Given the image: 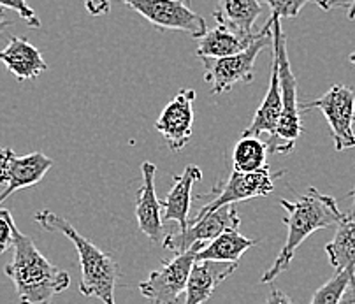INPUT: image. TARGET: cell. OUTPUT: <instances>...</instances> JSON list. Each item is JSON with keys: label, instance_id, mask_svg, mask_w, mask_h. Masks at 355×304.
<instances>
[{"label": "cell", "instance_id": "obj_28", "mask_svg": "<svg viewBox=\"0 0 355 304\" xmlns=\"http://www.w3.org/2000/svg\"><path fill=\"white\" fill-rule=\"evenodd\" d=\"M329 9L343 8L347 9V15L350 19H355V0H327Z\"/></svg>", "mask_w": 355, "mask_h": 304}, {"label": "cell", "instance_id": "obj_15", "mask_svg": "<svg viewBox=\"0 0 355 304\" xmlns=\"http://www.w3.org/2000/svg\"><path fill=\"white\" fill-rule=\"evenodd\" d=\"M238 269V262L196 260L190 269L185 290V304H205L216 287Z\"/></svg>", "mask_w": 355, "mask_h": 304}, {"label": "cell", "instance_id": "obj_9", "mask_svg": "<svg viewBox=\"0 0 355 304\" xmlns=\"http://www.w3.org/2000/svg\"><path fill=\"white\" fill-rule=\"evenodd\" d=\"M272 190H275V183H272L269 167L255 171V173H239V171L232 169L225 181H218L216 187L208 192V196H215V199L200 208L199 213L190 222H196L205 214L229 206V204H238L243 201L255 199V197H268L271 196Z\"/></svg>", "mask_w": 355, "mask_h": 304}, {"label": "cell", "instance_id": "obj_8", "mask_svg": "<svg viewBox=\"0 0 355 304\" xmlns=\"http://www.w3.org/2000/svg\"><path fill=\"white\" fill-rule=\"evenodd\" d=\"M121 4L129 6L151 25L164 31L185 32L192 37L200 39L208 32L205 18L192 11L183 0H120Z\"/></svg>", "mask_w": 355, "mask_h": 304}, {"label": "cell", "instance_id": "obj_3", "mask_svg": "<svg viewBox=\"0 0 355 304\" xmlns=\"http://www.w3.org/2000/svg\"><path fill=\"white\" fill-rule=\"evenodd\" d=\"M35 222L46 230H58L74 243L81 264L80 292L85 297H97L103 304H116L114 287H116L120 273H118V266L113 257L95 246L85 236H81L65 218L58 217L51 211H39L35 214Z\"/></svg>", "mask_w": 355, "mask_h": 304}, {"label": "cell", "instance_id": "obj_5", "mask_svg": "<svg viewBox=\"0 0 355 304\" xmlns=\"http://www.w3.org/2000/svg\"><path fill=\"white\" fill-rule=\"evenodd\" d=\"M272 28V25H271ZM271 28L243 51L223 58H205V81L211 87V94H225L238 83L253 81V69L259 53L272 41Z\"/></svg>", "mask_w": 355, "mask_h": 304}, {"label": "cell", "instance_id": "obj_18", "mask_svg": "<svg viewBox=\"0 0 355 304\" xmlns=\"http://www.w3.org/2000/svg\"><path fill=\"white\" fill-rule=\"evenodd\" d=\"M282 117V88H280V76H278V65L272 60L271 64V78H269L268 94L264 101L261 102L259 109L253 115V120L248 127L243 130L241 135H259L269 134V140H275L276 127Z\"/></svg>", "mask_w": 355, "mask_h": 304}, {"label": "cell", "instance_id": "obj_29", "mask_svg": "<svg viewBox=\"0 0 355 304\" xmlns=\"http://www.w3.org/2000/svg\"><path fill=\"white\" fill-rule=\"evenodd\" d=\"M266 304H294V301H292L287 294L282 292V290L272 289L271 292H269L268 299H266Z\"/></svg>", "mask_w": 355, "mask_h": 304}, {"label": "cell", "instance_id": "obj_19", "mask_svg": "<svg viewBox=\"0 0 355 304\" xmlns=\"http://www.w3.org/2000/svg\"><path fill=\"white\" fill-rule=\"evenodd\" d=\"M262 12L261 0H218L213 12L216 23L239 34H253V25Z\"/></svg>", "mask_w": 355, "mask_h": 304}, {"label": "cell", "instance_id": "obj_13", "mask_svg": "<svg viewBox=\"0 0 355 304\" xmlns=\"http://www.w3.org/2000/svg\"><path fill=\"white\" fill-rule=\"evenodd\" d=\"M143 185L137 192L136 199V220L141 233L153 243H162L164 220H162V203L157 199L155 194V173L157 165L151 162H143Z\"/></svg>", "mask_w": 355, "mask_h": 304}, {"label": "cell", "instance_id": "obj_20", "mask_svg": "<svg viewBox=\"0 0 355 304\" xmlns=\"http://www.w3.org/2000/svg\"><path fill=\"white\" fill-rule=\"evenodd\" d=\"M259 244V239H250L243 236L239 229L225 230L215 237L213 241L206 243L197 252L196 260H216V262H239L243 253L248 248Z\"/></svg>", "mask_w": 355, "mask_h": 304}, {"label": "cell", "instance_id": "obj_27", "mask_svg": "<svg viewBox=\"0 0 355 304\" xmlns=\"http://www.w3.org/2000/svg\"><path fill=\"white\" fill-rule=\"evenodd\" d=\"M85 9H87L88 15L92 16H101L107 15L111 11L110 0H83Z\"/></svg>", "mask_w": 355, "mask_h": 304}, {"label": "cell", "instance_id": "obj_11", "mask_svg": "<svg viewBox=\"0 0 355 304\" xmlns=\"http://www.w3.org/2000/svg\"><path fill=\"white\" fill-rule=\"evenodd\" d=\"M51 167L53 158L41 151L19 157L11 148H0V185L6 187L0 194V204L15 192L37 185Z\"/></svg>", "mask_w": 355, "mask_h": 304}, {"label": "cell", "instance_id": "obj_17", "mask_svg": "<svg viewBox=\"0 0 355 304\" xmlns=\"http://www.w3.org/2000/svg\"><path fill=\"white\" fill-rule=\"evenodd\" d=\"M0 62L18 81L39 78L48 69L41 51L27 39L18 35H9L8 46L0 51Z\"/></svg>", "mask_w": 355, "mask_h": 304}, {"label": "cell", "instance_id": "obj_12", "mask_svg": "<svg viewBox=\"0 0 355 304\" xmlns=\"http://www.w3.org/2000/svg\"><path fill=\"white\" fill-rule=\"evenodd\" d=\"M193 101L196 92L183 88L162 109L155 128L162 134L171 151H180L192 140L193 130Z\"/></svg>", "mask_w": 355, "mask_h": 304}, {"label": "cell", "instance_id": "obj_35", "mask_svg": "<svg viewBox=\"0 0 355 304\" xmlns=\"http://www.w3.org/2000/svg\"><path fill=\"white\" fill-rule=\"evenodd\" d=\"M190 2H192V0H185V4H187V6H190Z\"/></svg>", "mask_w": 355, "mask_h": 304}, {"label": "cell", "instance_id": "obj_4", "mask_svg": "<svg viewBox=\"0 0 355 304\" xmlns=\"http://www.w3.org/2000/svg\"><path fill=\"white\" fill-rule=\"evenodd\" d=\"M272 16V15H271ZM272 60L278 65L282 88V117L276 127L275 140L266 141L271 153L287 155L294 150L295 141L302 134L301 104L297 99V79L292 72L287 53V37L282 31L280 18L272 16Z\"/></svg>", "mask_w": 355, "mask_h": 304}, {"label": "cell", "instance_id": "obj_16", "mask_svg": "<svg viewBox=\"0 0 355 304\" xmlns=\"http://www.w3.org/2000/svg\"><path fill=\"white\" fill-rule=\"evenodd\" d=\"M174 185L162 203L164 217L162 220H171L178 223V230H185L190 222V208H192V187L200 181L202 171L197 165L185 167L180 176H173Z\"/></svg>", "mask_w": 355, "mask_h": 304}, {"label": "cell", "instance_id": "obj_24", "mask_svg": "<svg viewBox=\"0 0 355 304\" xmlns=\"http://www.w3.org/2000/svg\"><path fill=\"white\" fill-rule=\"evenodd\" d=\"M271 8L272 16L276 18H295L301 12V9L306 4L320 6L324 11H331L327 6V0H261Z\"/></svg>", "mask_w": 355, "mask_h": 304}, {"label": "cell", "instance_id": "obj_33", "mask_svg": "<svg viewBox=\"0 0 355 304\" xmlns=\"http://www.w3.org/2000/svg\"><path fill=\"white\" fill-rule=\"evenodd\" d=\"M348 60H350V64H354V65H355V51L352 53L350 57H348Z\"/></svg>", "mask_w": 355, "mask_h": 304}, {"label": "cell", "instance_id": "obj_23", "mask_svg": "<svg viewBox=\"0 0 355 304\" xmlns=\"http://www.w3.org/2000/svg\"><path fill=\"white\" fill-rule=\"evenodd\" d=\"M355 274L354 269H347V271H340L333 276V278L325 282L320 289L315 290L313 297H311L310 304H338L340 301L341 294L343 290L347 289L348 282Z\"/></svg>", "mask_w": 355, "mask_h": 304}, {"label": "cell", "instance_id": "obj_34", "mask_svg": "<svg viewBox=\"0 0 355 304\" xmlns=\"http://www.w3.org/2000/svg\"><path fill=\"white\" fill-rule=\"evenodd\" d=\"M4 16H6V11L2 8H0V19H4Z\"/></svg>", "mask_w": 355, "mask_h": 304}, {"label": "cell", "instance_id": "obj_30", "mask_svg": "<svg viewBox=\"0 0 355 304\" xmlns=\"http://www.w3.org/2000/svg\"><path fill=\"white\" fill-rule=\"evenodd\" d=\"M338 304H355V274L350 278V282H348L347 289L341 294Z\"/></svg>", "mask_w": 355, "mask_h": 304}, {"label": "cell", "instance_id": "obj_6", "mask_svg": "<svg viewBox=\"0 0 355 304\" xmlns=\"http://www.w3.org/2000/svg\"><path fill=\"white\" fill-rule=\"evenodd\" d=\"M205 246L197 243L189 252L180 253L173 260H164L162 269L151 271L148 278L139 283V292L150 304H178V299L185 294L189 274L196 262L197 252Z\"/></svg>", "mask_w": 355, "mask_h": 304}, {"label": "cell", "instance_id": "obj_1", "mask_svg": "<svg viewBox=\"0 0 355 304\" xmlns=\"http://www.w3.org/2000/svg\"><path fill=\"white\" fill-rule=\"evenodd\" d=\"M12 260L4 273L15 285L19 304H53V297L71 285L67 271L49 262L34 241L15 229Z\"/></svg>", "mask_w": 355, "mask_h": 304}, {"label": "cell", "instance_id": "obj_7", "mask_svg": "<svg viewBox=\"0 0 355 304\" xmlns=\"http://www.w3.org/2000/svg\"><path fill=\"white\" fill-rule=\"evenodd\" d=\"M301 108L320 109L333 132L334 150L343 151L355 146V90L345 85H333L320 99L306 102Z\"/></svg>", "mask_w": 355, "mask_h": 304}, {"label": "cell", "instance_id": "obj_22", "mask_svg": "<svg viewBox=\"0 0 355 304\" xmlns=\"http://www.w3.org/2000/svg\"><path fill=\"white\" fill-rule=\"evenodd\" d=\"M268 143L255 135H243L232 150V169L239 173H255L268 167Z\"/></svg>", "mask_w": 355, "mask_h": 304}, {"label": "cell", "instance_id": "obj_14", "mask_svg": "<svg viewBox=\"0 0 355 304\" xmlns=\"http://www.w3.org/2000/svg\"><path fill=\"white\" fill-rule=\"evenodd\" d=\"M271 25L272 16L268 19V23H266L262 31L253 32V34H239V32L231 31L229 26L218 23L215 28L208 31L199 39V44H197V57H199L200 60H205V58H223L236 55V53L243 51V49L248 48L250 44H253L261 35H264L266 32L271 28Z\"/></svg>", "mask_w": 355, "mask_h": 304}, {"label": "cell", "instance_id": "obj_21", "mask_svg": "<svg viewBox=\"0 0 355 304\" xmlns=\"http://www.w3.org/2000/svg\"><path fill=\"white\" fill-rule=\"evenodd\" d=\"M325 253L336 273L347 269L355 271V218L341 214L333 241L325 244Z\"/></svg>", "mask_w": 355, "mask_h": 304}, {"label": "cell", "instance_id": "obj_26", "mask_svg": "<svg viewBox=\"0 0 355 304\" xmlns=\"http://www.w3.org/2000/svg\"><path fill=\"white\" fill-rule=\"evenodd\" d=\"M15 229L16 223L12 220V214L9 210L0 208V255L8 252L9 246H12L15 241Z\"/></svg>", "mask_w": 355, "mask_h": 304}, {"label": "cell", "instance_id": "obj_25", "mask_svg": "<svg viewBox=\"0 0 355 304\" xmlns=\"http://www.w3.org/2000/svg\"><path fill=\"white\" fill-rule=\"evenodd\" d=\"M0 8L12 9L15 12H18L19 18L23 22H27V25L32 26V28H39L41 26V19L35 15L34 9L27 4V0H0Z\"/></svg>", "mask_w": 355, "mask_h": 304}, {"label": "cell", "instance_id": "obj_32", "mask_svg": "<svg viewBox=\"0 0 355 304\" xmlns=\"http://www.w3.org/2000/svg\"><path fill=\"white\" fill-rule=\"evenodd\" d=\"M347 197H352V199H354V206H352V211H350V213H348V217L355 218V187L352 188V192H348Z\"/></svg>", "mask_w": 355, "mask_h": 304}, {"label": "cell", "instance_id": "obj_31", "mask_svg": "<svg viewBox=\"0 0 355 304\" xmlns=\"http://www.w3.org/2000/svg\"><path fill=\"white\" fill-rule=\"evenodd\" d=\"M11 25H15V23H12L11 22V19H0V34H4V32L6 31H8V28H9V26H11Z\"/></svg>", "mask_w": 355, "mask_h": 304}, {"label": "cell", "instance_id": "obj_10", "mask_svg": "<svg viewBox=\"0 0 355 304\" xmlns=\"http://www.w3.org/2000/svg\"><path fill=\"white\" fill-rule=\"evenodd\" d=\"M239 226H241V218H239L238 208L236 204H229V206L205 214L196 222H190L185 230H173L164 237L162 243L169 252L180 255V253L189 252L197 243H209L225 230L239 229Z\"/></svg>", "mask_w": 355, "mask_h": 304}, {"label": "cell", "instance_id": "obj_2", "mask_svg": "<svg viewBox=\"0 0 355 304\" xmlns=\"http://www.w3.org/2000/svg\"><path fill=\"white\" fill-rule=\"evenodd\" d=\"M280 204L287 211L284 222L287 223L288 233L287 241L282 248L280 255L276 257L272 266L269 267L261 278V283H271L280 276L284 271L291 267L292 259H294L297 248L301 246L308 237L320 229H327L331 226H336L341 218V211L338 210L336 199L331 196L320 194L315 188L297 197L295 201L282 199Z\"/></svg>", "mask_w": 355, "mask_h": 304}]
</instances>
